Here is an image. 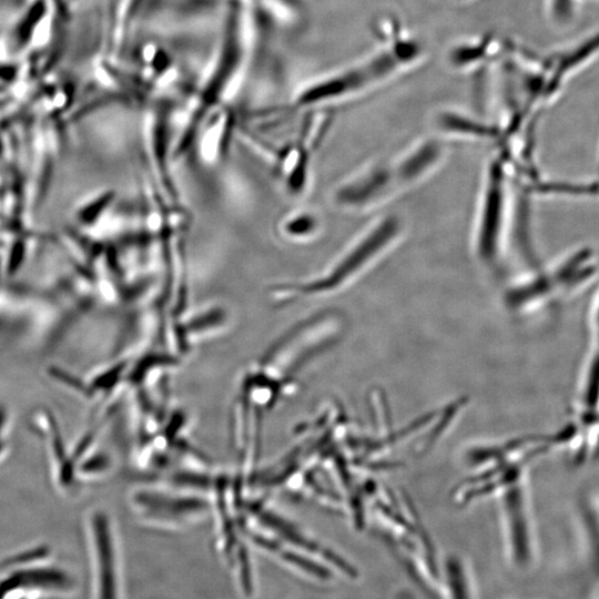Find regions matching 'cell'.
<instances>
[{
	"mask_svg": "<svg viewBox=\"0 0 599 599\" xmlns=\"http://www.w3.org/2000/svg\"><path fill=\"white\" fill-rule=\"evenodd\" d=\"M319 226L318 216L306 210L290 212L280 222L281 233L291 241L309 240L318 233Z\"/></svg>",
	"mask_w": 599,
	"mask_h": 599,
	"instance_id": "10",
	"label": "cell"
},
{
	"mask_svg": "<svg viewBox=\"0 0 599 599\" xmlns=\"http://www.w3.org/2000/svg\"><path fill=\"white\" fill-rule=\"evenodd\" d=\"M445 599H476L475 588L467 565L456 556H450L443 571Z\"/></svg>",
	"mask_w": 599,
	"mask_h": 599,
	"instance_id": "8",
	"label": "cell"
},
{
	"mask_svg": "<svg viewBox=\"0 0 599 599\" xmlns=\"http://www.w3.org/2000/svg\"><path fill=\"white\" fill-rule=\"evenodd\" d=\"M554 451L551 434L514 437L467 451L473 473L457 489V499L464 505L488 497L497 501L507 557L519 570L529 568L537 554L531 467Z\"/></svg>",
	"mask_w": 599,
	"mask_h": 599,
	"instance_id": "1",
	"label": "cell"
},
{
	"mask_svg": "<svg viewBox=\"0 0 599 599\" xmlns=\"http://www.w3.org/2000/svg\"><path fill=\"white\" fill-rule=\"evenodd\" d=\"M405 225L396 214L376 217L318 274L298 283L274 288L281 298L327 296L362 277L403 238Z\"/></svg>",
	"mask_w": 599,
	"mask_h": 599,
	"instance_id": "3",
	"label": "cell"
},
{
	"mask_svg": "<svg viewBox=\"0 0 599 599\" xmlns=\"http://www.w3.org/2000/svg\"><path fill=\"white\" fill-rule=\"evenodd\" d=\"M92 534L97 562L98 599H118V573L110 522L101 514L92 518Z\"/></svg>",
	"mask_w": 599,
	"mask_h": 599,
	"instance_id": "7",
	"label": "cell"
},
{
	"mask_svg": "<svg viewBox=\"0 0 599 599\" xmlns=\"http://www.w3.org/2000/svg\"><path fill=\"white\" fill-rule=\"evenodd\" d=\"M112 197V193L105 191L88 199L77 209L75 217L78 222L85 226L97 224L108 210Z\"/></svg>",
	"mask_w": 599,
	"mask_h": 599,
	"instance_id": "11",
	"label": "cell"
},
{
	"mask_svg": "<svg viewBox=\"0 0 599 599\" xmlns=\"http://www.w3.org/2000/svg\"><path fill=\"white\" fill-rule=\"evenodd\" d=\"M510 182L504 156L489 161L481 183L473 231L476 258L487 268H496L506 247L510 213Z\"/></svg>",
	"mask_w": 599,
	"mask_h": 599,
	"instance_id": "4",
	"label": "cell"
},
{
	"mask_svg": "<svg viewBox=\"0 0 599 599\" xmlns=\"http://www.w3.org/2000/svg\"><path fill=\"white\" fill-rule=\"evenodd\" d=\"M445 156L446 146L438 139L426 138L413 143L390 161L400 190H408L425 181L441 165Z\"/></svg>",
	"mask_w": 599,
	"mask_h": 599,
	"instance_id": "6",
	"label": "cell"
},
{
	"mask_svg": "<svg viewBox=\"0 0 599 599\" xmlns=\"http://www.w3.org/2000/svg\"><path fill=\"white\" fill-rule=\"evenodd\" d=\"M598 280L596 251L586 244L576 245L514 281L505 290L504 304L518 316L554 311L593 288Z\"/></svg>",
	"mask_w": 599,
	"mask_h": 599,
	"instance_id": "2",
	"label": "cell"
},
{
	"mask_svg": "<svg viewBox=\"0 0 599 599\" xmlns=\"http://www.w3.org/2000/svg\"><path fill=\"white\" fill-rule=\"evenodd\" d=\"M402 192L390 162H372L341 181L332 193L333 203L346 212L373 210Z\"/></svg>",
	"mask_w": 599,
	"mask_h": 599,
	"instance_id": "5",
	"label": "cell"
},
{
	"mask_svg": "<svg viewBox=\"0 0 599 599\" xmlns=\"http://www.w3.org/2000/svg\"><path fill=\"white\" fill-rule=\"evenodd\" d=\"M437 123L438 129L447 135L490 139L498 134L495 128L454 111L443 112Z\"/></svg>",
	"mask_w": 599,
	"mask_h": 599,
	"instance_id": "9",
	"label": "cell"
}]
</instances>
